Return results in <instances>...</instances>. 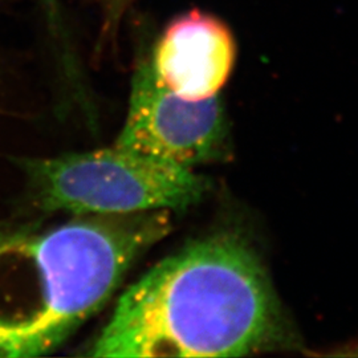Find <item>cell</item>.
I'll use <instances>...</instances> for the list:
<instances>
[{
    "label": "cell",
    "mask_w": 358,
    "mask_h": 358,
    "mask_svg": "<svg viewBox=\"0 0 358 358\" xmlns=\"http://www.w3.org/2000/svg\"><path fill=\"white\" fill-rule=\"evenodd\" d=\"M284 324L255 251L215 234L167 256L128 287L90 357H238L278 345Z\"/></svg>",
    "instance_id": "1"
},
{
    "label": "cell",
    "mask_w": 358,
    "mask_h": 358,
    "mask_svg": "<svg viewBox=\"0 0 358 358\" xmlns=\"http://www.w3.org/2000/svg\"><path fill=\"white\" fill-rule=\"evenodd\" d=\"M169 231V211L75 217L43 232L15 231L8 251L27 269L28 288L7 321L4 358L43 356L64 343Z\"/></svg>",
    "instance_id": "2"
},
{
    "label": "cell",
    "mask_w": 358,
    "mask_h": 358,
    "mask_svg": "<svg viewBox=\"0 0 358 358\" xmlns=\"http://www.w3.org/2000/svg\"><path fill=\"white\" fill-rule=\"evenodd\" d=\"M38 205L73 217H115L196 205L207 180L121 146L16 159Z\"/></svg>",
    "instance_id": "3"
},
{
    "label": "cell",
    "mask_w": 358,
    "mask_h": 358,
    "mask_svg": "<svg viewBox=\"0 0 358 358\" xmlns=\"http://www.w3.org/2000/svg\"><path fill=\"white\" fill-rule=\"evenodd\" d=\"M229 127L219 96L192 103L154 75L143 56L131 78L128 110L115 145L177 166L194 169L220 159Z\"/></svg>",
    "instance_id": "4"
},
{
    "label": "cell",
    "mask_w": 358,
    "mask_h": 358,
    "mask_svg": "<svg viewBox=\"0 0 358 358\" xmlns=\"http://www.w3.org/2000/svg\"><path fill=\"white\" fill-rule=\"evenodd\" d=\"M236 60L229 27L213 15L194 10L173 20L154 45V75L174 94L192 103L219 94Z\"/></svg>",
    "instance_id": "5"
},
{
    "label": "cell",
    "mask_w": 358,
    "mask_h": 358,
    "mask_svg": "<svg viewBox=\"0 0 358 358\" xmlns=\"http://www.w3.org/2000/svg\"><path fill=\"white\" fill-rule=\"evenodd\" d=\"M101 8L103 40H115L121 23L134 0H97Z\"/></svg>",
    "instance_id": "6"
},
{
    "label": "cell",
    "mask_w": 358,
    "mask_h": 358,
    "mask_svg": "<svg viewBox=\"0 0 358 358\" xmlns=\"http://www.w3.org/2000/svg\"><path fill=\"white\" fill-rule=\"evenodd\" d=\"M7 7H8V6L6 4V0H0V23L3 22V19L8 17L7 10H4V8H7Z\"/></svg>",
    "instance_id": "7"
},
{
    "label": "cell",
    "mask_w": 358,
    "mask_h": 358,
    "mask_svg": "<svg viewBox=\"0 0 358 358\" xmlns=\"http://www.w3.org/2000/svg\"><path fill=\"white\" fill-rule=\"evenodd\" d=\"M11 234V230L8 229H4V227H0V243H3L6 241V238Z\"/></svg>",
    "instance_id": "8"
}]
</instances>
